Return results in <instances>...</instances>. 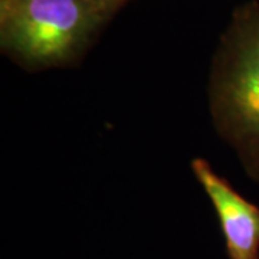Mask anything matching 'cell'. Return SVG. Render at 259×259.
<instances>
[{"label": "cell", "instance_id": "cell-1", "mask_svg": "<svg viewBox=\"0 0 259 259\" xmlns=\"http://www.w3.org/2000/svg\"><path fill=\"white\" fill-rule=\"evenodd\" d=\"M213 127L259 183V5L236 9L209 78Z\"/></svg>", "mask_w": 259, "mask_h": 259}, {"label": "cell", "instance_id": "cell-2", "mask_svg": "<svg viewBox=\"0 0 259 259\" xmlns=\"http://www.w3.org/2000/svg\"><path fill=\"white\" fill-rule=\"evenodd\" d=\"M118 8L107 0H18L0 9L2 52L28 71L71 66Z\"/></svg>", "mask_w": 259, "mask_h": 259}, {"label": "cell", "instance_id": "cell-3", "mask_svg": "<svg viewBox=\"0 0 259 259\" xmlns=\"http://www.w3.org/2000/svg\"><path fill=\"white\" fill-rule=\"evenodd\" d=\"M190 167L216 210L229 259H259V206L233 189L206 158H193Z\"/></svg>", "mask_w": 259, "mask_h": 259}, {"label": "cell", "instance_id": "cell-4", "mask_svg": "<svg viewBox=\"0 0 259 259\" xmlns=\"http://www.w3.org/2000/svg\"><path fill=\"white\" fill-rule=\"evenodd\" d=\"M16 2L18 0H0V9H5V8H8V6L16 3Z\"/></svg>", "mask_w": 259, "mask_h": 259}, {"label": "cell", "instance_id": "cell-5", "mask_svg": "<svg viewBox=\"0 0 259 259\" xmlns=\"http://www.w3.org/2000/svg\"><path fill=\"white\" fill-rule=\"evenodd\" d=\"M107 2H110V3H114V5H118V6H121L125 0H107Z\"/></svg>", "mask_w": 259, "mask_h": 259}]
</instances>
